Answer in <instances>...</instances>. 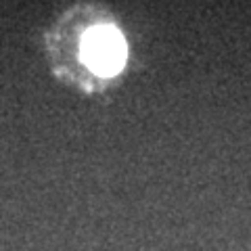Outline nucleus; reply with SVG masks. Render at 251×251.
Listing matches in <instances>:
<instances>
[{
    "instance_id": "nucleus-1",
    "label": "nucleus",
    "mask_w": 251,
    "mask_h": 251,
    "mask_svg": "<svg viewBox=\"0 0 251 251\" xmlns=\"http://www.w3.org/2000/svg\"><path fill=\"white\" fill-rule=\"evenodd\" d=\"M82 57L94 74L113 75L126 61V42L111 25H97L86 31L82 42Z\"/></svg>"
}]
</instances>
